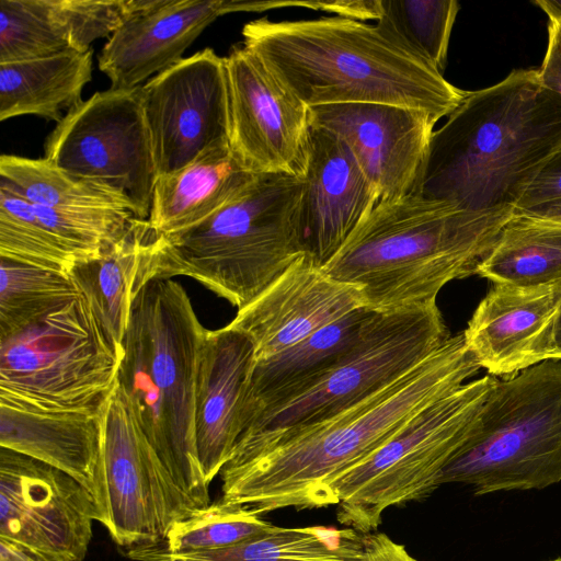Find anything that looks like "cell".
<instances>
[{
	"label": "cell",
	"mask_w": 561,
	"mask_h": 561,
	"mask_svg": "<svg viewBox=\"0 0 561 561\" xmlns=\"http://www.w3.org/2000/svg\"><path fill=\"white\" fill-rule=\"evenodd\" d=\"M242 36L243 46L309 107L382 103L421 110L438 122L467 92L356 20L262 18L244 24Z\"/></svg>",
	"instance_id": "3957f363"
},
{
	"label": "cell",
	"mask_w": 561,
	"mask_h": 561,
	"mask_svg": "<svg viewBox=\"0 0 561 561\" xmlns=\"http://www.w3.org/2000/svg\"><path fill=\"white\" fill-rule=\"evenodd\" d=\"M374 311L367 307L357 309L280 353L255 360L240 417L260 400L328 366L353 345Z\"/></svg>",
	"instance_id": "83f0119b"
},
{
	"label": "cell",
	"mask_w": 561,
	"mask_h": 561,
	"mask_svg": "<svg viewBox=\"0 0 561 561\" xmlns=\"http://www.w3.org/2000/svg\"><path fill=\"white\" fill-rule=\"evenodd\" d=\"M33 205V204H32ZM38 221L76 259L99 257L127 231L135 216L111 208H53L33 205Z\"/></svg>",
	"instance_id": "e575fe53"
},
{
	"label": "cell",
	"mask_w": 561,
	"mask_h": 561,
	"mask_svg": "<svg viewBox=\"0 0 561 561\" xmlns=\"http://www.w3.org/2000/svg\"><path fill=\"white\" fill-rule=\"evenodd\" d=\"M561 146V99L535 69L467 91L434 130L412 193L471 211L514 208Z\"/></svg>",
	"instance_id": "7a4b0ae2"
},
{
	"label": "cell",
	"mask_w": 561,
	"mask_h": 561,
	"mask_svg": "<svg viewBox=\"0 0 561 561\" xmlns=\"http://www.w3.org/2000/svg\"><path fill=\"white\" fill-rule=\"evenodd\" d=\"M157 234L148 220L134 218L117 242L99 257L77 264L69 274L106 336L122 351L133 304L149 283Z\"/></svg>",
	"instance_id": "cb8c5ba5"
},
{
	"label": "cell",
	"mask_w": 561,
	"mask_h": 561,
	"mask_svg": "<svg viewBox=\"0 0 561 561\" xmlns=\"http://www.w3.org/2000/svg\"><path fill=\"white\" fill-rule=\"evenodd\" d=\"M474 275L520 287L561 283V226L514 211Z\"/></svg>",
	"instance_id": "4316f807"
},
{
	"label": "cell",
	"mask_w": 561,
	"mask_h": 561,
	"mask_svg": "<svg viewBox=\"0 0 561 561\" xmlns=\"http://www.w3.org/2000/svg\"><path fill=\"white\" fill-rule=\"evenodd\" d=\"M514 210L471 211L414 193L380 201L321 268L360 288L375 311L433 304L446 284L476 274Z\"/></svg>",
	"instance_id": "277c9868"
},
{
	"label": "cell",
	"mask_w": 561,
	"mask_h": 561,
	"mask_svg": "<svg viewBox=\"0 0 561 561\" xmlns=\"http://www.w3.org/2000/svg\"><path fill=\"white\" fill-rule=\"evenodd\" d=\"M0 561H46L27 547L0 537Z\"/></svg>",
	"instance_id": "ab89813d"
},
{
	"label": "cell",
	"mask_w": 561,
	"mask_h": 561,
	"mask_svg": "<svg viewBox=\"0 0 561 561\" xmlns=\"http://www.w3.org/2000/svg\"><path fill=\"white\" fill-rule=\"evenodd\" d=\"M561 199V146L545 162L515 206V211Z\"/></svg>",
	"instance_id": "d590c367"
},
{
	"label": "cell",
	"mask_w": 561,
	"mask_h": 561,
	"mask_svg": "<svg viewBox=\"0 0 561 561\" xmlns=\"http://www.w3.org/2000/svg\"><path fill=\"white\" fill-rule=\"evenodd\" d=\"M99 519L93 496L72 477L0 447V537L46 561H83Z\"/></svg>",
	"instance_id": "5bb4252c"
},
{
	"label": "cell",
	"mask_w": 561,
	"mask_h": 561,
	"mask_svg": "<svg viewBox=\"0 0 561 561\" xmlns=\"http://www.w3.org/2000/svg\"><path fill=\"white\" fill-rule=\"evenodd\" d=\"M365 307L360 288L329 276L305 254L228 325L251 340L262 360Z\"/></svg>",
	"instance_id": "e0dca14e"
},
{
	"label": "cell",
	"mask_w": 561,
	"mask_h": 561,
	"mask_svg": "<svg viewBox=\"0 0 561 561\" xmlns=\"http://www.w3.org/2000/svg\"><path fill=\"white\" fill-rule=\"evenodd\" d=\"M122 357L80 295L0 337V404L98 413L118 386Z\"/></svg>",
	"instance_id": "9c48e42d"
},
{
	"label": "cell",
	"mask_w": 561,
	"mask_h": 561,
	"mask_svg": "<svg viewBox=\"0 0 561 561\" xmlns=\"http://www.w3.org/2000/svg\"><path fill=\"white\" fill-rule=\"evenodd\" d=\"M449 335L436 302L374 311L353 345L328 366L244 411L233 449L301 430L347 409L402 377Z\"/></svg>",
	"instance_id": "52a82bcc"
},
{
	"label": "cell",
	"mask_w": 561,
	"mask_h": 561,
	"mask_svg": "<svg viewBox=\"0 0 561 561\" xmlns=\"http://www.w3.org/2000/svg\"><path fill=\"white\" fill-rule=\"evenodd\" d=\"M0 179L33 205L53 208H111L129 210L124 192L101 182L73 175L46 158L1 154Z\"/></svg>",
	"instance_id": "f1b7e54d"
},
{
	"label": "cell",
	"mask_w": 561,
	"mask_h": 561,
	"mask_svg": "<svg viewBox=\"0 0 561 561\" xmlns=\"http://www.w3.org/2000/svg\"><path fill=\"white\" fill-rule=\"evenodd\" d=\"M72 50L54 0H0V64Z\"/></svg>",
	"instance_id": "1f68e13d"
},
{
	"label": "cell",
	"mask_w": 561,
	"mask_h": 561,
	"mask_svg": "<svg viewBox=\"0 0 561 561\" xmlns=\"http://www.w3.org/2000/svg\"><path fill=\"white\" fill-rule=\"evenodd\" d=\"M0 257L67 274L77 265L38 221L33 205L1 179Z\"/></svg>",
	"instance_id": "d6a6232c"
},
{
	"label": "cell",
	"mask_w": 561,
	"mask_h": 561,
	"mask_svg": "<svg viewBox=\"0 0 561 561\" xmlns=\"http://www.w3.org/2000/svg\"><path fill=\"white\" fill-rule=\"evenodd\" d=\"M561 283L520 287L493 284L471 316L463 335L481 368L510 377L554 359V327Z\"/></svg>",
	"instance_id": "d6986e66"
},
{
	"label": "cell",
	"mask_w": 561,
	"mask_h": 561,
	"mask_svg": "<svg viewBox=\"0 0 561 561\" xmlns=\"http://www.w3.org/2000/svg\"><path fill=\"white\" fill-rule=\"evenodd\" d=\"M304 7L334 13L336 16L365 22L377 21L381 14L380 0H331V1H273L272 8Z\"/></svg>",
	"instance_id": "8d00e7d4"
},
{
	"label": "cell",
	"mask_w": 561,
	"mask_h": 561,
	"mask_svg": "<svg viewBox=\"0 0 561 561\" xmlns=\"http://www.w3.org/2000/svg\"><path fill=\"white\" fill-rule=\"evenodd\" d=\"M254 362V346L244 333L228 324L207 330L196 377L195 438L208 485L240 436V412Z\"/></svg>",
	"instance_id": "44dd1931"
},
{
	"label": "cell",
	"mask_w": 561,
	"mask_h": 561,
	"mask_svg": "<svg viewBox=\"0 0 561 561\" xmlns=\"http://www.w3.org/2000/svg\"><path fill=\"white\" fill-rule=\"evenodd\" d=\"M81 295L67 273L0 257V337Z\"/></svg>",
	"instance_id": "4dcf8cb0"
},
{
	"label": "cell",
	"mask_w": 561,
	"mask_h": 561,
	"mask_svg": "<svg viewBox=\"0 0 561 561\" xmlns=\"http://www.w3.org/2000/svg\"><path fill=\"white\" fill-rule=\"evenodd\" d=\"M274 527L247 507L220 500L175 522L158 545L171 553L219 549Z\"/></svg>",
	"instance_id": "836d02e7"
},
{
	"label": "cell",
	"mask_w": 561,
	"mask_h": 561,
	"mask_svg": "<svg viewBox=\"0 0 561 561\" xmlns=\"http://www.w3.org/2000/svg\"><path fill=\"white\" fill-rule=\"evenodd\" d=\"M561 482V359L495 378L472 436L437 484L476 495L541 490Z\"/></svg>",
	"instance_id": "ba28073f"
},
{
	"label": "cell",
	"mask_w": 561,
	"mask_h": 561,
	"mask_svg": "<svg viewBox=\"0 0 561 561\" xmlns=\"http://www.w3.org/2000/svg\"><path fill=\"white\" fill-rule=\"evenodd\" d=\"M554 359H561V306L554 327Z\"/></svg>",
	"instance_id": "7bdbcfd3"
},
{
	"label": "cell",
	"mask_w": 561,
	"mask_h": 561,
	"mask_svg": "<svg viewBox=\"0 0 561 561\" xmlns=\"http://www.w3.org/2000/svg\"><path fill=\"white\" fill-rule=\"evenodd\" d=\"M534 4L539 7L549 19H561V0H536Z\"/></svg>",
	"instance_id": "b9f144b4"
},
{
	"label": "cell",
	"mask_w": 561,
	"mask_h": 561,
	"mask_svg": "<svg viewBox=\"0 0 561 561\" xmlns=\"http://www.w3.org/2000/svg\"><path fill=\"white\" fill-rule=\"evenodd\" d=\"M127 552L137 561H365L363 535L352 528L323 526H275L229 547L190 553H171L160 545Z\"/></svg>",
	"instance_id": "d4e9b609"
},
{
	"label": "cell",
	"mask_w": 561,
	"mask_h": 561,
	"mask_svg": "<svg viewBox=\"0 0 561 561\" xmlns=\"http://www.w3.org/2000/svg\"><path fill=\"white\" fill-rule=\"evenodd\" d=\"M225 13V0H130L129 13L108 37L99 69L111 88L141 87L180 62L202 32Z\"/></svg>",
	"instance_id": "ffe728a7"
},
{
	"label": "cell",
	"mask_w": 561,
	"mask_h": 561,
	"mask_svg": "<svg viewBox=\"0 0 561 561\" xmlns=\"http://www.w3.org/2000/svg\"><path fill=\"white\" fill-rule=\"evenodd\" d=\"M100 523L128 549L163 542L170 527L198 510L145 435L119 386L104 411Z\"/></svg>",
	"instance_id": "7c38bea8"
},
{
	"label": "cell",
	"mask_w": 561,
	"mask_h": 561,
	"mask_svg": "<svg viewBox=\"0 0 561 561\" xmlns=\"http://www.w3.org/2000/svg\"><path fill=\"white\" fill-rule=\"evenodd\" d=\"M480 369L463 332L449 335L402 377L347 409L301 430L233 449L220 471L221 500L256 515L336 505L331 491L335 479Z\"/></svg>",
	"instance_id": "6da1fadb"
},
{
	"label": "cell",
	"mask_w": 561,
	"mask_h": 561,
	"mask_svg": "<svg viewBox=\"0 0 561 561\" xmlns=\"http://www.w3.org/2000/svg\"><path fill=\"white\" fill-rule=\"evenodd\" d=\"M537 76L545 89L561 99V19H549L547 49Z\"/></svg>",
	"instance_id": "74e56055"
},
{
	"label": "cell",
	"mask_w": 561,
	"mask_h": 561,
	"mask_svg": "<svg viewBox=\"0 0 561 561\" xmlns=\"http://www.w3.org/2000/svg\"><path fill=\"white\" fill-rule=\"evenodd\" d=\"M104 411L45 413L0 404V447L72 477L91 493L100 514Z\"/></svg>",
	"instance_id": "7402d4cb"
},
{
	"label": "cell",
	"mask_w": 561,
	"mask_h": 561,
	"mask_svg": "<svg viewBox=\"0 0 561 561\" xmlns=\"http://www.w3.org/2000/svg\"><path fill=\"white\" fill-rule=\"evenodd\" d=\"M58 168L129 196L134 216L148 220L158 179L141 87L95 92L69 110L46 138Z\"/></svg>",
	"instance_id": "8fae6325"
},
{
	"label": "cell",
	"mask_w": 561,
	"mask_h": 561,
	"mask_svg": "<svg viewBox=\"0 0 561 561\" xmlns=\"http://www.w3.org/2000/svg\"><path fill=\"white\" fill-rule=\"evenodd\" d=\"M302 179L256 175L232 202L198 225L157 234L149 282L186 276L238 309L305 255Z\"/></svg>",
	"instance_id": "8992f818"
},
{
	"label": "cell",
	"mask_w": 561,
	"mask_h": 561,
	"mask_svg": "<svg viewBox=\"0 0 561 561\" xmlns=\"http://www.w3.org/2000/svg\"><path fill=\"white\" fill-rule=\"evenodd\" d=\"M92 48L0 64V121L34 115L58 123L92 78Z\"/></svg>",
	"instance_id": "484cf974"
},
{
	"label": "cell",
	"mask_w": 561,
	"mask_h": 561,
	"mask_svg": "<svg viewBox=\"0 0 561 561\" xmlns=\"http://www.w3.org/2000/svg\"><path fill=\"white\" fill-rule=\"evenodd\" d=\"M379 197L346 145L311 124L300 226L306 256L324 266L368 217Z\"/></svg>",
	"instance_id": "ac0fdd59"
},
{
	"label": "cell",
	"mask_w": 561,
	"mask_h": 561,
	"mask_svg": "<svg viewBox=\"0 0 561 561\" xmlns=\"http://www.w3.org/2000/svg\"><path fill=\"white\" fill-rule=\"evenodd\" d=\"M363 548L365 561H416L404 546L382 533L364 534Z\"/></svg>",
	"instance_id": "f35d334b"
},
{
	"label": "cell",
	"mask_w": 561,
	"mask_h": 561,
	"mask_svg": "<svg viewBox=\"0 0 561 561\" xmlns=\"http://www.w3.org/2000/svg\"><path fill=\"white\" fill-rule=\"evenodd\" d=\"M376 27L398 46L443 75L451 31L459 12L456 0H380Z\"/></svg>",
	"instance_id": "f546056e"
},
{
	"label": "cell",
	"mask_w": 561,
	"mask_h": 561,
	"mask_svg": "<svg viewBox=\"0 0 561 561\" xmlns=\"http://www.w3.org/2000/svg\"><path fill=\"white\" fill-rule=\"evenodd\" d=\"M486 374L433 402L331 485L337 520L368 534L390 506L428 496L446 465L472 436L495 381Z\"/></svg>",
	"instance_id": "30bf717a"
},
{
	"label": "cell",
	"mask_w": 561,
	"mask_h": 561,
	"mask_svg": "<svg viewBox=\"0 0 561 561\" xmlns=\"http://www.w3.org/2000/svg\"><path fill=\"white\" fill-rule=\"evenodd\" d=\"M255 176L241 167L230 146L209 149L158 176L148 222L158 234L194 227L237 198Z\"/></svg>",
	"instance_id": "603a6c76"
},
{
	"label": "cell",
	"mask_w": 561,
	"mask_h": 561,
	"mask_svg": "<svg viewBox=\"0 0 561 561\" xmlns=\"http://www.w3.org/2000/svg\"><path fill=\"white\" fill-rule=\"evenodd\" d=\"M231 151L254 175L302 179L308 156L310 107L244 46L225 57Z\"/></svg>",
	"instance_id": "9a60e30c"
},
{
	"label": "cell",
	"mask_w": 561,
	"mask_h": 561,
	"mask_svg": "<svg viewBox=\"0 0 561 561\" xmlns=\"http://www.w3.org/2000/svg\"><path fill=\"white\" fill-rule=\"evenodd\" d=\"M207 329L183 286L148 283L123 341L118 386L159 458L198 508L209 505L195 438V390Z\"/></svg>",
	"instance_id": "5b68a950"
},
{
	"label": "cell",
	"mask_w": 561,
	"mask_h": 561,
	"mask_svg": "<svg viewBox=\"0 0 561 561\" xmlns=\"http://www.w3.org/2000/svg\"><path fill=\"white\" fill-rule=\"evenodd\" d=\"M310 122L346 145L379 202L412 193L437 123L421 110L382 103L312 106Z\"/></svg>",
	"instance_id": "2e32d148"
},
{
	"label": "cell",
	"mask_w": 561,
	"mask_h": 561,
	"mask_svg": "<svg viewBox=\"0 0 561 561\" xmlns=\"http://www.w3.org/2000/svg\"><path fill=\"white\" fill-rule=\"evenodd\" d=\"M515 214L524 215L542 222L561 226V199L542 204L524 211H515Z\"/></svg>",
	"instance_id": "60d3db41"
},
{
	"label": "cell",
	"mask_w": 561,
	"mask_h": 561,
	"mask_svg": "<svg viewBox=\"0 0 561 561\" xmlns=\"http://www.w3.org/2000/svg\"><path fill=\"white\" fill-rule=\"evenodd\" d=\"M141 100L158 176L205 151L230 146L225 57L206 47L141 85Z\"/></svg>",
	"instance_id": "4fadbf2b"
},
{
	"label": "cell",
	"mask_w": 561,
	"mask_h": 561,
	"mask_svg": "<svg viewBox=\"0 0 561 561\" xmlns=\"http://www.w3.org/2000/svg\"><path fill=\"white\" fill-rule=\"evenodd\" d=\"M551 561H561V557L560 558H557V559H553Z\"/></svg>",
	"instance_id": "ee69618b"
}]
</instances>
